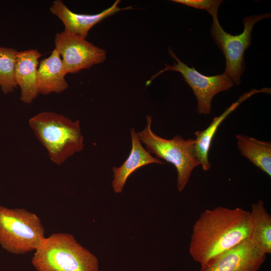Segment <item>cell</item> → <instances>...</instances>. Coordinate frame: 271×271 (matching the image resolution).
Wrapping results in <instances>:
<instances>
[{"instance_id":"cell-1","label":"cell","mask_w":271,"mask_h":271,"mask_svg":"<svg viewBox=\"0 0 271 271\" xmlns=\"http://www.w3.org/2000/svg\"><path fill=\"white\" fill-rule=\"evenodd\" d=\"M251 226L250 211L242 208L207 209L193 225L190 254L201 265L209 263L249 238Z\"/></svg>"},{"instance_id":"cell-2","label":"cell","mask_w":271,"mask_h":271,"mask_svg":"<svg viewBox=\"0 0 271 271\" xmlns=\"http://www.w3.org/2000/svg\"><path fill=\"white\" fill-rule=\"evenodd\" d=\"M29 123L50 160L60 165L84 148L80 121H72L63 115L43 111L32 117Z\"/></svg>"},{"instance_id":"cell-3","label":"cell","mask_w":271,"mask_h":271,"mask_svg":"<svg viewBox=\"0 0 271 271\" xmlns=\"http://www.w3.org/2000/svg\"><path fill=\"white\" fill-rule=\"evenodd\" d=\"M32 263L37 271H98L99 261L73 236L55 233L35 250Z\"/></svg>"},{"instance_id":"cell-4","label":"cell","mask_w":271,"mask_h":271,"mask_svg":"<svg viewBox=\"0 0 271 271\" xmlns=\"http://www.w3.org/2000/svg\"><path fill=\"white\" fill-rule=\"evenodd\" d=\"M146 120L145 128L137 132L138 137L151 154L174 165L177 172V188L181 192L189 182L194 169L200 165L195 140L184 139L180 135H175L171 139L163 138L152 130L151 115H147Z\"/></svg>"},{"instance_id":"cell-5","label":"cell","mask_w":271,"mask_h":271,"mask_svg":"<svg viewBox=\"0 0 271 271\" xmlns=\"http://www.w3.org/2000/svg\"><path fill=\"white\" fill-rule=\"evenodd\" d=\"M44 228L35 213L0 205V245L16 254L35 250L45 238Z\"/></svg>"},{"instance_id":"cell-6","label":"cell","mask_w":271,"mask_h":271,"mask_svg":"<svg viewBox=\"0 0 271 271\" xmlns=\"http://www.w3.org/2000/svg\"><path fill=\"white\" fill-rule=\"evenodd\" d=\"M222 3L216 4L208 11L212 18L211 34L226 59V67L223 73L233 84L238 85L245 69L244 55L245 50L251 44L253 27L259 21L269 19L271 14L267 13L247 16L243 19L244 29L242 33L232 35L226 33L219 22L218 10Z\"/></svg>"},{"instance_id":"cell-7","label":"cell","mask_w":271,"mask_h":271,"mask_svg":"<svg viewBox=\"0 0 271 271\" xmlns=\"http://www.w3.org/2000/svg\"><path fill=\"white\" fill-rule=\"evenodd\" d=\"M169 54L175 59L173 65L165 64V67L147 81L146 85L159 75L167 71L180 72L184 80L190 86L197 99V111L199 114L208 115L211 111V103L214 96L218 93L230 89L233 83L224 73L214 76L204 75L194 67H190L182 62L175 55L171 47Z\"/></svg>"},{"instance_id":"cell-8","label":"cell","mask_w":271,"mask_h":271,"mask_svg":"<svg viewBox=\"0 0 271 271\" xmlns=\"http://www.w3.org/2000/svg\"><path fill=\"white\" fill-rule=\"evenodd\" d=\"M54 44L68 74L90 68L103 62L106 58L104 49L79 35L65 31L56 34Z\"/></svg>"},{"instance_id":"cell-9","label":"cell","mask_w":271,"mask_h":271,"mask_svg":"<svg viewBox=\"0 0 271 271\" xmlns=\"http://www.w3.org/2000/svg\"><path fill=\"white\" fill-rule=\"evenodd\" d=\"M266 254L248 238L212 261L201 265L200 271H258Z\"/></svg>"},{"instance_id":"cell-10","label":"cell","mask_w":271,"mask_h":271,"mask_svg":"<svg viewBox=\"0 0 271 271\" xmlns=\"http://www.w3.org/2000/svg\"><path fill=\"white\" fill-rule=\"evenodd\" d=\"M120 2V1L116 0L108 8L93 15L74 13L61 0L54 1L49 10L62 22L64 26V31L86 39L90 30L103 20L120 11L132 9L131 6L119 8Z\"/></svg>"},{"instance_id":"cell-11","label":"cell","mask_w":271,"mask_h":271,"mask_svg":"<svg viewBox=\"0 0 271 271\" xmlns=\"http://www.w3.org/2000/svg\"><path fill=\"white\" fill-rule=\"evenodd\" d=\"M42 56L37 49L18 52L15 78L21 90L20 100L25 103H31L39 95L37 75L39 59Z\"/></svg>"},{"instance_id":"cell-12","label":"cell","mask_w":271,"mask_h":271,"mask_svg":"<svg viewBox=\"0 0 271 271\" xmlns=\"http://www.w3.org/2000/svg\"><path fill=\"white\" fill-rule=\"evenodd\" d=\"M131 148L128 157L119 167H113L112 187L115 193L122 192L130 175L142 167L151 164H163L160 159L153 157L142 145L134 128L130 129Z\"/></svg>"},{"instance_id":"cell-13","label":"cell","mask_w":271,"mask_h":271,"mask_svg":"<svg viewBox=\"0 0 271 271\" xmlns=\"http://www.w3.org/2000/svg\"><path fill=\"white\" fill-rule=\"evenodd\" d=\"M67 74L60 55L54 48L48 57L39 62L37 75L39 94L63 92L68 87L65 79Z\"/></svg>"},{"instance_id":"cell-14","label":"cell","mask_w":271,"mask_h":271,"mask_svg":"<svg viewBox=\"0 0 271 271\" xmlns=\"http://www.w3.org/2000/svg\"><path fill=\"white\" fill-rule=\"evenodd\" d=\"M261 92L270 94V88L263 87L259 90L253 89L243 93L236 102L226 108L222 114L215 117L206 128L195 132L196 153L200 165L204 171H207L211 168V165L208 158L211 143L220 125L243 101L252 95Z\"/></svg>"},{"instance_id":"cell-15","label":"cell","mask_w":271,"mask_h":271,"mask_svg":"<svg viewBox=\"0 0 271 271\" xmlns=\"http://www.w3.org/2000/svg\"><path fill=\"white\" fill-rule=\"evenodd\" d=\"M249 239L265 254L271 253V216L262 200L251 205Z\"/></svg>"},{"instance_id":"cell-16","label":"cell","mask_w":271,"mask_h":271,"mask_svg":"<svg viewBox=\"0 0 271 271\" xmlns=\"http://www.w3.org/2000/svg\"><path fill=\"white\" fill-rule=\"evenodd\" d=\"M241 154L268 176H271V143L246 135H236Z\"/></svg>"},{"instance_id":"cell-17","label":"cell","mask_w":271,"mask_h":271,"mask_svg":"<svg viewBox=\"0 0 271 271\" xmlns=\"http://www.w3.org/2000/svg\"><path fill=\"white\" fill-rule=\"evenodd\" d=\"M18 51L13 48L0 46V88L5 94L14 92L17 88L15 71Z\"/></svg>"},{"instance_id":"cell-18","label":"cell","mask_w":271,"mask_h":271,"mask_svg":"<svg viewBox=\"0 0 271 271\" xmlns=\"http://www.w3.org/2000/svg\"><path fill=\"white\" fill-rule=\"evenodd\" d=\"M171 1L198 9L205 10L207 12L216 4L223 2L220 0H172Z\"/></svg>"}]
</instances>
